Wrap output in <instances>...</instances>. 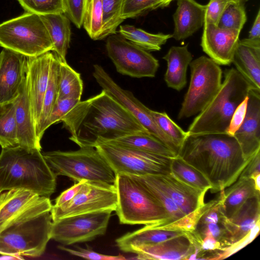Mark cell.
I'll use <instances>...</instances> for the list:
<instances>
[{"instance_id": "6da1fadb", "label": "cell", "mask_w": 260, "mask_h": 260, "mask_svg": "<svg viewBox=\"0 0 260 260\" xmlns=\"http://www.w3.org/2000/svg\"><path fill=\"white\" fill-rule=\"evenodd\" d=\"M70 140L80 147H94L97 141L148 132L124 107L104 90L78 103L62 119Z\"/></svg>"}, {"instance_id": "7a4b0ae2", "label": "cell", "mask_w": 260, "mask_h": 260, "mask_svg": "<svg viewBox=\"0 0 260 260\" xmlns=\"http://www.w3.org/2000/svg\"><path fill=\"white\" fill-rule=\"evenodd\" d=\"M178 156L200 171L212 189L219 191L238 179L250 158H245L236 138L226 133L189 136Z\"/></svg>"}, {"instance_id": "3957f363", "label": "cell", "mask_w": 260, "mask_h": 260, "mask_svg": "<svg viewBox=\"0 0 260 260\" xmlns=\"http://www.w3.org/2000/svg\"><path fill=\"white\" fill-rule=\"evenodd\" d=\"M52 205L49 198L42 197L0 226V254L38 257L51 239Z\"/></svg>"}, {"instance_id": "277c9868", "label": "cell", "mask_w": 260, "mask_h": 260, "mask_svg": "<svg viewBox=\"0 0 260 260\" xmlns=\"http://www.w3.org/2000/svg\"><path fill=\"white\" fill-rule=\"evenodd\" d=\"M56 177L41 150L20 146L2 148L0 193L13 189H24L49 198L55 191Z\"/></svg>"}, {"instance_id": "5b68a950", "label": "cell", "mask_w": 260, "mask_h": 260, "mask_svg": "<svg viewBox=\"0 0 260 260\" xmlns=\"http://www.w3.org/2000/svg\"><path fill=\"white\" fill-rule=\"evenodd\" d=\"M218 91L189 125L187 135L225 134L234 112L252 88L235 68L225 70Z\"/></svg>"}, {"instance_id": "8992f818", "label": "cell", "mask_w": 260, "mask_h": 260, "mask_svg": "<svg viewBox=\"0 0 260 260\" xmlns=\"http://www.w3.org/2000/svg\"><path fill=\"white\" fill-rule=\"evenodd\" d=\"M114 185L117 195L115 211L120 223L153 225L169 230L170 220L167 212L135 177L117 174Z\"/></svg>"}, {"instance_id": "52a82bcc", "label": "cell", "mask_w": 260, "mask_h": 260, "mask_svg": "<svg viewBox=\"0 0 260 260\" xmlns=\"http://www.w3.org/2000/svg\"><path fill=\"white\" fill-rule=\"evenodd\" d=\"M42 153L56 176H66L77 182L87 180L115 183V174L94 147H80L75 151L57 150Z\"/></svg>"}, {"instance_id": "ba28073f", "label": "cell", "mask_w": 260, "mask_h": 260, "mask_svg": "<svg viewBox=\"0 0 260 260\" xmlns=\"http://www.w3.org/2000/svg\"><path fill=\"white\" fill-rule=\"evenodd\" d=\"M0 46L26 57L38 56L53 50L40 16L30 12L0 24Z\"/></svg>"}, {"instance_id": "9c48e42d", "label": "cell", "mask_w": 260, "mask_h": 260, "mask_svg": "<svg viewBox=\"0 0 260 260\" xmlns=\"http://www.w3.org/2000/svg\"><path fill=\"white\" fill-rule=\"evenodd\" d=\"M94 147L115 175L122 173L139 176L171 173L173 158L101 141H96Z\"/></svg>"}, {"instance_id": "30bf717a", "label": "cell", "mask_w": 260, "mask_h": 260, "mask_svg": "<svg viewBox=\"0 0 260 260\" xmlns=\"http://www.w3.org/2000/svg\"><path fill=\"white\" fill-rule=\"evenodd\" d=\"M190 79L178 118H188L200 113L210 102L221 84L222 72L210 57L201 56L191 61Z\"/></svg>"}, {"instance_id": "8fae6325", "label": "cell", "mask_w": 260, "mask_h": 260, "mask_svg": "<svg viewBox=\"0 0 260 260\" xmlns=\"http://www.w3.org/2000/svg\"><path fill=\"white\" fill-rule=\"evenodd\" d=\"M106 48L119 73L137 78L155 77L159 62L148 51L116 34L108 36Z\"/></svg>"}, {"instance_id": "7c38bea8", "label": "cell", "mask_w": 260, "mask_h": 260, "mask_svg": "<svg viewBox=\"0 0 260 260\" xmlns=\"http://www.w3.org/2000/svg\"><path fill=\"white\" fill-rule=\"evenodd\" d=\"M93 76L103 90L127 110L148 132L178 156L179 150L171 139L158 126L150 109L135 97L129 91L120 87L99 64L93 66Z\"/></svg>"}, {"instance_id": "4fadbf2b", "label": "cell", "mask_w": 260, "mask_h": 260, "mask_svg": "<svg viewBox=\"0 0 260 260\" xmlns=\"http://www.w3.org/2000/svg\"><path fill=\"white\" fill-rule=\"evenodd\" d=\"M112 212L81 214L52 221L51 239L64 245L92 241L106 233Z\"/></svg>"}, {"instance_id": "5bb4252c", "label": "cell", "mask_w": 260, "mask_h": 260, "mask_svg": "<svg viewBox=\"0 0 260 260\" xmlns=\"http://www.w3.org/2000/svg\"><path fill=\"white\" fill-rule=\"evenodd\" d=\"M117 195L114 184L85 180L74 198L59 207L52 206L50 213L52 221L73 215L116 210Z\"/></svg>"}, {"instance_id": "9a60e30c", "label": "cell", "mask_w": 260, "mask_h": 260, "mask_svg": "<svg viewBox=\"0 0 260 260\" xmlns=\"http://www.w3.org/2000/svg\"><path fill=\"white\" fill-rule=\"evenodd\" d=\"M241 31L223 28L204 21L201 46L203 51L219 65H230Z\"/></svg>"}, {"instance_id": "2e32d148", "label": "cell", "mask_w": 260, "mask_h": 260, "mask_svg": "<svg viewBox=\"0 0 260 260\" xmlns=\"http://www.w3.org/2000/svg\"><path fill=\"white\" fill-rule=\"evenodd\" d=\"M54 52L49 51L36 57H27L26 75L36 129L47 87Z\"/></svg>"}, {"instance_id": "e0dca14e", "label": "cell", "mask_w": 260, "mask_h": 260, "mask_svg": "<svg viewBox=\"0 0 260 260\" xmlns=\"http://www.w3.org/2000/svg\"><path fill=\"white\" fill-rule=\"evenodd\" d=\"M138 259H196V248L188 233L153 244L132 248Z\"/></svg>"}, {"instance_id": "ac0fdd59", "label": "cell", "mask_w": 260, "mask_h": 260, "mask_svg": "<svg viewBox=\"0 0 260 260\" xmlns=\"http://www.w3.org/2000/svg\"><path fill=\"white\" fill-rule=\"evenodd\" d=\"M0 104L14 101L26 75L27 57L4 48L0 53Z\"/></svg>"}, {"instance_id": "d6986e66", "label": "cell", "mask_w": 260, "mask_h": 260, "mask_svg": "<svg viewBox=\"0 0 260 260\" xmlns=\"http://www.w3.org/2000/svg\"><path fill=\"white\" fill-rule=\"evenodd\" d=\"M234 137L245 159L260 150V91H249L245 117Z\"/></svg>"}, {"instance_id": "ffe728a7", "label": "cell", "mask_w": 260, "mask_h": 260, "mask_svg": "<svg viewBox=\"0 0 260 260\" xmlns=\"http://www.w3.org/2000/svg\"><path fill=\"white\" fill-rule=\"evenodd\" d=\"M14 102L18 146L41 151V141L37 135L32 113L26 75L20 86L18 95Z\"/></svg>"}, {"instance_id": "44dd1931", "label": "cell", "mask_w": 260, "mask_h": 260, "mask_svg": "<svg viewBox=\"0 0 260 260\" xmlns=\"http://www.w3.org/2000/svg\"><path fill=\"white\" fill-rule=\"evenodd\" d=\"M232 63L252 89L260 91V40H239Z\"/></svg>"}, {"instance_id": "7402d4cb", "label": "cell", "mask_w": 260, "mask_h": 260, "mask_svg": "<svg viewBox=\"0 0 260 260\" xmlns=\"http://www.w3.org/2000/svg\"><path fill=\"white\" fill-rule=\"evenodd\" d=\"M205 9L206 5L195 0H177L172 38L176 41L185 39L203 26Z\"/></svg>"}, {"instance_id": "603a6c76", "label": "cell", "mask_w": 260, "mask_h": 260, "mask_svg": "<svg viewBox=\"0 0 260 260\" xmlns=\"http://www.w3.org/2000/svg\"><path fill=\"white\" fill-rule=\"evenodd\" d=\"M156 176L168 196L185 215L192 214L204 205L206 192L191 187L171 173Z\"/></svg>"}, {"instance_id": "cb8c5ba5", "label": "cell", "mask_w": 260, "mask_h": 260, "mask_svg": "<svg viewBox=\"0 0 260 260\" xmlns=\"http://www.w3.org/2000/svg\"><path fill=\"white\" fill-rule=\"evenodd\" d=\"M260 222V194L248 199L224 224L232 245L245 238Z\"/></svg>"}, {"instance_id": "d4e9b609", "label": "cell", "mask_w": 260, "mask_h": 260, "mask_svg": "<svg viewBox=\"0 0 260 260\" xmlns=\"http://www.w3.org/2000/svg\"><path fill=\"white\" fill-rule=\"evenodd\" d=\"M167 62L164 79L167 86L180 91L186 84V73L192 55L188 45L172 46L162 57Z\"/></svg>"}, {"instance_id": "484cf974", "label": "cell", "mask_w": 260, "mask_h": 260, "mask_svg": "<svg viewBox=\"0 0 260 260\" xmlns=\"http://www.w3.org/2000/svg\"><path fill=\"white\" fill-rule=\"evenodd\" d=\"M186 233L159 229L153 225H147L117 238L116 243L121 250L130 252L132 248L134 247L158 243Z\"/></svg>"}, {"instance_id": "4316f807", "label": "cell", "mask_w": 260, "mask_h": 260, "mask_svg": "<svg viewBox=\"0 0 260 260\" xmlns=\"http://www.w3.org/2000/svg\"><path fill=\"white\" fill-rule=\"evenodd\" d=\"M53 45V52L61 61L67 62L66 55L71 41L69 19L64 13L40 15Z\"/></svg>"}, {"instance_id": "83f0119b", "label": "cell", "mask_w": 260, "mask_h": 260, "mask_svg": "<svg viewBox=\"0 0 260 260\" xmlns=\"http://www.w3.org/2000/svg\"><path fill=\"white\" fill-rule=\"evenodd\" d=\"M228 187L220 191L223 212L226 218L231 217L248 199L260 194L253 179L250 177H239Z\"/></svg>"}, {"instance_id": "f1b7e54d", "label": "cell", "mask_w": 260, "mask_h": 260, "mask_svg": "<svg viewBox=\"0 0 260 260\" xmlns=\"http://www.w3.org/2000/svg\"><path fill=\"white\" fill-rule=\"evenodd\" d=\"M41 197L24 189H13L0 194V226L38 202Z\"/></svg>"}, {"instance_id": "f546056e", "label": "cell", "mask_w": 260, "mask_h": 260, "mask_svg": "<svg viewBox=\"0 0 260 260\" xmlns=\"http://www.w3.org/2000/svg\"><path fill=\"white\" fill-rule=\"evenodd\" d=\"M107 142L120 146L174 158L176 155L165 145L150 134L145 133L126 135L108 141ZM96 143V142H95Z\"/></svg>"}, {"instance_id": "4dcf8cb0", "label": "cell", "mask_w": 260, "mask_h": 260, "mask_svg": "<svg viewBox=\"0 0 260 260\" xmlns=\"http://www.w3.org/2000/svg\"><path fill=\"white\" fill-rule=\"evenodd\" d=\"M59 71V59L54 53L50 66L48 85L44 98L40 118L36 126V133L40 141H41L46 131V124L58 98Z\"/></svg>"}, {"instance_id": "1f68e13d", "label": "cell", "mask_w": 260, "mask_h": 260, "mask_svg": "<svg viewBox=\"0 0 260 260\" xmlns=\"http://www.w3.org/2000/svg\"><path fill=\"white\" fill-rule=\"evenodd\" d=\"M119 32L126 40L148 51L160 50L172 38V34H151L131 25H120Z\"/></svg>"}, {"instance_id": "d6a6232c", "label": "cell", "mask_w": 260, "mask_h": 260, "mask_svg": "<svg viewBox=\"0 0 260 260\" xmlns=\"http://www.w3.org/2000/svg\"><path fill=\"white\" fill-rule=\"evenodd\" d=\"M170 170L176 178L195 189L207 192L212 188L209 181L200 171L178 156L172 159Z\"/></svg>"}, {"instance_id": "836d02e7", "label": "cell", "mask_w": 260, "mask_h": 260, "mask_svg": "<svg viewBox=\"0 0 260 260\" xmlns=\"http://www.w3.org/2000/svg\"><path fill=\"white\" fill-rule=\"evenodd\" d=\"M0 145L2 148L19 145L14 100L0 104Z\"/></svg>"}, {"instance_id": "e575fe53", "label": "cell", "mask_w": 260, "mask_h": 260, "mask_svg": "<svg viewBox=\"0 0 260 260\" xmlns=\"http://www.w3.org/2000/svg\"><path fill=\"white\" fill-rule=\"evenodd\" d=\"M82 92L83 82L80 74L73 69L67 62L59 59L57 99L70 97L81 99Z\"/></svg>"}, {"instance_id": "d590c367", "label": "cell", "mask_w": 260, "mask_h": 260, "mask_svg": "<svg viewBox=\"0 0 260 260\" xmlns=\"http://www.w3.org/2000/svg\"><path fill=\"white\" fill-rule=\"evenodd\" d=\"M82 25L91 39H103L102 0H85Z\"/></svg>"}, {"instance_id": "8d00e7d4", "label": "cell", "mask_w": 260, "mask_h": 260, "mask_svg": "<svg viewBox=\"0 0 260 260\" xmlns=\"http://www.w3.org/2000/svg\"><path fill=\"white\" fill-rule=\"evenodd\" d=\"M123 0H102V39L115 34L117 27L124 21L121 18Z\"/></svg>"}, {"instance_id": "74e56055", "label": "cell", "mask_w": 260, "mask_h": 260, "mask_svg": "<svg viewBox=\"0 0 260 260\" xmlns=\"http://www.w3.org/2000/svg\"><path fill=\"white\" fill-rule=\"evenodd\" d=\"M150 113L160 128L173 141L180 150L188 137L187 132L178 125L166 112L150 110Z\"/></svg>"}, {"instance_id": "f35d334b", "label": "cell", "mask_w": 260, "mask_h": 260, "mask_svg": "<svg viewBox=\"0 0 260 260\" xmlns=\"http://www.w3.org/2000/svg\"><path fill=\"white\" fill-rule=\"evenodd\" d=\"M246 20L244 4L240 1L227 8L221 15L217 26L220 28L241 31Z\"/></svg>"}, {"instance_id": "ab89813d", "label": "cell", "mask_w": 260, "mask_h": 260, "mask_svg": "<svg viewBox=\"0 0 260 260\" xmlns=\"http://www.w3.org/2000/svg\"><path fill=\"white\" fill-rule=\"evenodd\" d=\"M27 12L39 15L64 13L62 0H17Z\"/></svg>"}, {"instance_id": "60d3db41", "label": "cell", "mask_w": 260, "mask_h": 260, "mask_svg": "<svg viewBox=\"0 0 260 260\" xmlns=\"http://www.w3.org/2000/svg\"><path fill=\"white\" fill-rule=\"evenodd\" d=\"M159 8L158 0H123L121 18H136Z\"/></svg>"}, {"instance_id": "b9f144b4", "label": "cell", "mask_w": 260, "mask_h": 260, "mask_svg": "<svg viewBox=\"0 0 260 260\" xmlns=\"http://www.w3.org/2000/svg\"><path fill=\"white\" fill-rule=\"evenodd\" d=\"M80 101L70 97L57 99L46 124V130L52 124L61 122L63 117Z\"/></svg>"}, {"instance_id": "7bdbcfd3", "label": "cell", "mask_w": 260, "mask_h": 260, "mask_svg": "<svg viewBox=\"0 0 260 260\" xmlns=\"http://www.w3.org/2000/svg\"><path fill=\"white\" fill-rule=\"evenodd\" d=\"M240 0H210L206 5L204 21L218 25L219 19L227 8Z\"/></svg>"}, {"instance_id": "ee69618b", "label": "cell", "mask_w": 260, "mask_h": 260, "mask_svg": "<svg viewBox=\"0 0 260 260\" xmlns=\"http://www.w3.org/2000/svg\"><path fill=\"white\" fill-rule=\"evenodd\" d=\"M64 14L76 26L83 25L85 0H62Z\"/></svg>"}, {"instance_id": "f6af8a7d", "label": "cell", "mask_w": 260, "mask_h": 260, "mask_svg": "<svg viewBox=\"0 0 260 260\" xmlns=\"http://www.w3.org/2000/svg\"><path fill=\"white\" fill-rule=\"evenodd\" d=\"M76 249H73L63 246H59L58 248L71 254L88 259L94 260H124L126 258L121 255H109L98 253L91 249H85L79 246Z\"/></svg>"}, {"instance_id": "bcb514c9", "label": "cell", "mask_w": 260, "mask_h": 260, "mask_svg": "<svg viewBox=\"0 0 260 260\" xmlns=\"http://www.w3.org/2000/svg\"><path fill=\"white\" fill-rule=\"evenodd\" d=\"M248 100V95L235 110L226 129V134L234 136L236 131L241 125L246 114Z\"/></svg>"}, {"instance_id": "7dc6e473", "label": "cell", "mask_w": 260, "mask_h": 260, "mask_svg": "<svg viewBox=\"0 0 260 260\" xmlns=\"http://www.w3.org/2000/svg\"><path fill=\"white\" fill-rule=\"evenodd\" d=\"M260 222L252 229L249 233L241 241L233 244L219 254L216 259H223L233 254L251 242L257 235L259 231Z\"/></svg>"}, {"instance_id": "c3c4849f", "label": "cell", "mask_w": 260, "mask_h": 260, "mask_svg": "<svg viewBox=\"0 0 260 260\" xmlns=\"http://www.w3.org/2000/svg\"><path fill=\"white\" fill-rule=\"evenodd\" d=\"M260 150L250 157L239 177L254 178L260 174Z\"/></svg>"}, {"instance_id": "681fc988", "label": "cell", "mask_w": 260, "mask_h": 260, "mask_svg": "<svg viewBox=\"0 0 260 260\" xmlns=\"http://www.w3.org/2000/svg\"><path fill=\"white\" fill-rule=\"evenodd\" d=\"M84 181L85 180L79 181L63 191L56 199L55 203L53 206L59 207L70 202L78 193Z\"/></svg>"}, {"instance_id": "f907efd6", "label": "cell", "mask_w": 260, "mask_h": 260, "mask_svg": "<svg viewBox=\"0 0 260 260\" xmlns=\"http://www.w3.org/2000/svg\"><path fill=\"white\" fill-rule=\"evenodd\" d=\"M251 40H260V9H259L249 32L248 38Z\"/></svg>"}, {"instance_id": "816d5d0a", "label": "cell", "mask_w": 260, "mask_h": 260, "mask_svg": "<svg viewBox=\"0 0 260 260\" xmlns=\"http://www.w3.org/2000/svg\"><path fill=\"white\" fill-rule=\"evenodd\" d=\"M159 8H164L168 7L174 0H158Z\"/></svg>"}, {"instance_id": "f5cc1de1", "label": "cell", "mask_w": 260, "mask_h": 260, "mask_svg": "<svg viewBox=\"0 0 260 260\" xmlns=\"http://www.w3.org/2000/svg\"><path fill=\"white\" fill-rule=\"evenodd\" d=\"M259 177H260V174H258V175H256L255 177H254V178H253V179L254 180L255 188L258 191H260Z\"/></svg>"}, {"instance_id": "db71d44e", "label": "cell", "mask_w": 260, "mask_h": 260, "mask_svg": "<svg viewBox=\"0 0 260 260\" xmlns=\"http://www.w3.org/2000/svg\"><path fill=\"white\" fill-rule=\"evenodd\" d=\"M241 2L245 4L246 2L249 1V0H240Z\"/></svg>"}, {"instance_id": "11a10c76", "label": "cell", "mask_w": 260, "mask_h": 260, "mask_svg": "<svg viewBox=\"0 0 260 260\" xmlns=\"http://www.w3.org/2000/svg\"><path fill=\"white\" fill-rule=\"evenodd\" d=\"M1 55H0V63H1Z\"/></svg>"}]
</instances>
